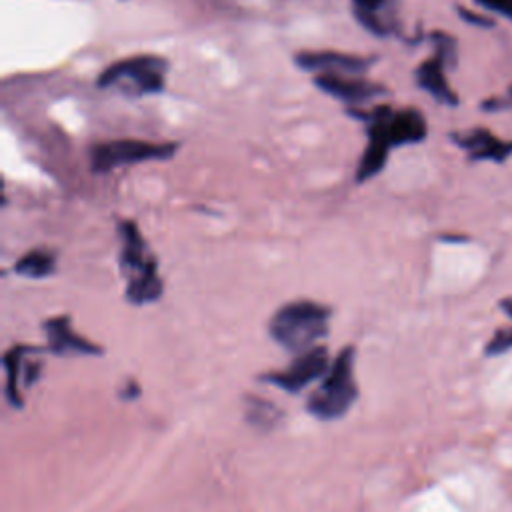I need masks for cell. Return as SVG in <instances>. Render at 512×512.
<instances>
[{
	"label": "cell",
	"mask_w": 512,
	"mask_h": 512,
	"mask_svg": "<svg viewBox=\"0 0 512 512\" xmlns=\"http://www.w3.org/2000/svg\"><path fill=\"white\" fill-rule=\"evenodd\" d=\"M350 114L356 118H362L366 122V132H368V146L356 170L358 182H364L376 176L384 168L388 160V152L394 146L414 144L424 140L426 136V120L414 108L394 110L390 106H376L368 112L350 110Z\"/></svg>",
	"instance_id": "cell-1"
},
{
	"label": "cell",
	"mask_w": 512,
	"mask_h": 512,
	"mask_svg": "<svg viewBox=\"0 0 512 512\" xmlns=\"http://www.w3.org/2000/svg\"><path fill=\"white\" fill-rule=\"evenodd\" d=\"M330 308L312 300H294L284 304L270 318V336L290 352H306L326 336Z\"/></svg>",
	"instance_id": "cell-2"
},
{
	"label": "cell",
	"mask_w": 512,
	"mask_h": 512,
	"mask_svg": "<svg viewBox=\"0 0 512 512\" xmlns=\"http://www.w3.org/2000/svg\"><path fill=\"white\" fill-rule=\"evenodd\" d=\"M120 268L126 274V298L134 304H148L160 298L162 280L158 276L156 258L150 254L144 238L132 220L120 222Z\"/></svg>",
	"instance_id": "cell-3"
},
{
	"label": "cell",
	"mask_w": 512,
	"mask_h": 512,
	"mask_svg": "<svg viewBox=\"0 0 512 512\" xmlns=\"http://www.w3.org/2000/svg\"><path fill=\"white\" fill-rule=\"evenodd\" d=\"M168 62L162 56L140 54L110 64L96 80L102 90H114L128 98L158 94L164 90Z\"/></svg>",
	"instance_id": "cell-4"
},
{
	"label": "cell",
	"mask_w": 512,
	"mask_h": 512,
	"mask_svg": "<svg viewBox=\"0 0 512 512\" xmlns=\"http://www.w3.org/2000/svg\"><path fill=\"white\" fill-rule=\"evenodd\" d=\"M356 394L354 350L348 346L336 356L320 386L310 394L308 410L320 420H334L354 404Z\"/></svg>",
	"instance_id": "cell-5"
},
{
	"label": "cell",
	"mask_w": 512,
	"mask_h": 512,
	"mask_svg": "<svg viewBox=\"0 0 512 512\" xmlns=\"http://www.w3.org/2000/svg\"><path fill=\"white\" fill-rule=\"evenodd\" d=\"M178 144L148 142V140H110L96 144L90 150V166L94 172H110L120 166H130L146 160H166L174 156Z\"/></svg>",
	"instance_id": "cell-6"
},
{
	"label": "cell",
	"mask_w": 512,
	"mask_h": 512,
	"mask_svg": "<svg viewBox=\"0 0 512 512\" xmlns=\"http://www.w3.org/2000/svg\"><path fill=\"white\" fill-rule=\"evenodd\" d=\"M328 372V354L324 346H314L306 352H302L290 366H286L280 372L268 374L266 378L288 392H298L306 384L314 382L316 378L324 376Z\"/></svg>",
	"instance_id": "cell-7"
},
{
	"label": "cell",
	"mask_w": 512,
	"mask_h": 512,
	"mask_svg": "<svg viewBox=\"0 0 512 512\" xmlns=\"http://www.w3.org/2000/svg\"><path fill=\"white\" fill-rule=\"evenodd\" d=\"M374 60L362 58L354 54H342V52H298L296 64L302 70L314 72V74H348V76H360L370 68Z\"/></svg>",
	"instance_id": "cell-8"
},
{
	"label": "cell",
	"mask_w": 512,
	"mask_h": 512,
	"mask_svg": "<svg viewBox=\"0 0 512 512\" xmlns=\"http://www.w3.org/2000/svg\"><path fill=\"white\" fill-rule=\"evenodd\" d=\"M314 84L332 98L358 106L384 92L382 86L348 74H316Z\"/></svg>",
	"instance_id": "cell-9"
},
{
	"label": "cell",
	"mask_w": 512,
	"mask_h": 512,
	"mask_svg": "<svg viewBox=\"0 0 512 512\" xmlns=\"http://www.w3.org/2000/svg\"><path fill=\"white\" fill-rule=\"evenodd\" d=\"M448 38H442L440 40V48L436 50V54L422 62L416 70V82L422 90H426L430 96H434L438 102L442 104H450L454 106L458 102L456 94L450 90L448 86V80L444 76V64H446V56H448V50L444 46H448Z\"/></svg>",
	"instance_id": "cell-10"
},
{
	"label": "cell",
	"mask_w": 512,
	"mask_h": 512,
	"mask_svg": "<svg viewBox=\"0 0 512 512\" xmlns=\"http://www.w3.org/2000/svg\"><path fill=\"white\" fill-rule=\"evenodd\" d=\"M44 332L48 338V346L56 354H98L100 348L90 340L78 336L68 316H56L44 322Z\"/></svg>",
	"instance_id": "cell-11"
},
{
	"label": "cell",
	"mask_w": 512,
	"mask_h": 512,
	"mask_svg": "<svg viewBox=\"0 0 512 512\" xmlns=\"http://www.w3.org/2000/svg\"><path fill=\"white\" fill-rule=\"evenodd\" d=\"M454 142L462 146L474 160L502 162L512 154V142H502L488 130H468L464 134H454Z\"/></svg>",
	"instance_id": "cell-12"
},
{
	"label": "cell",
	"mask_w": 512,
	"mask_h": 512,
	"mask_svg": "<svg viewBox=\"0 0 512 512\" xmlns=\"http://www.w3.org/2000/svg\"><path fill=\"white\" fill-rule=\"evenodd\" d=\"M54 268H56L54 254L48 252V250H30V252H26V254L14 264V272H16L18 276L32 278V280L50 276V274L54 272Z\"/></svg>",
	"instance_id": "cell-13"
},
{
	"label": "cell",
	"mask_w": 512,
	"mask_h": 512,
	"mask_svg": "<svg viewBox=\"0 0 512 512\" xmlns=\"http://www.w3.org/2000/svg\"><path fill=\"white\" fill-rule=\"evenodd\" d=\"M28 348L26 346H14L6 352L4 356V366H6V398L12 406H20L22 404V396H20V390H18V374H20V368H22V358H24V352Z\"/></svg>",
	"instance_id": "cell-14"
},
{
	"label": "cell",
	"mask_w": 512,
	"mask_h": 512,
	"mask_svg": "<svg viewBox=\"0 0 512 512\" xmlns=\"http://www.w3.org/2000/svg\"><path fill=\"white\" fill-rule=\"evenodd\" d=\"M352 4H354V14L364 28L380 36L388 34L384 18L380 16L382 8L386 6V0H352Z\"/></svg>",
	"instance_id": "cell-15"
},
{
	"label": "cell",
	"mask_w": 512,
	"mask_h": 512,
	"mask_svg": "<svg viewBox=\"0 0 512 512\" xmlns=\"http://www.w3.org/2000/svg\"><path fill=\"white\" fill-rule=\"evenodd\" d=\"M508 348H512V330L504 328V330H498L492 336V340L486 346V352L488 354H500V352H506Z\"/></svg>",
	"instance_id": "cell-16"
},
{
	"label": "cell",
	"mask_w": 512,
	"mask_h": 512,
	"mask_svg": "<svg viewBox=\"0 0 512 512\" xmlns=\"http://www.w3.org/2000/svg\"><path fill=\"white\" fill-rule=\"evenodd\" d=\"M478 4L512 18V0H476Z\"/></svg>",
	"instance_id": "cell-17"
},
{
	"label": "cell",
	"mask_w": 512,
	"mask_h": 512,
	"mask_svg": "<svg viewBox=\"0 0 512 512\" xmlns=\"http://www.w3.org/2000/svg\"><path fill=\"white\" fill-rule=\"evenodd\" d=\"M502 308H504V310H506V312H508V316H510V318H512V298H508V300H504V302H502Z\"/></svg>",
	"instance_id": "cell-18"
}]
</instances>
